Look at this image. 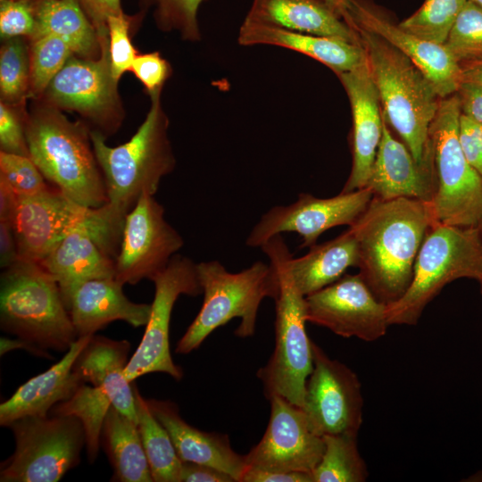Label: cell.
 I'll return each mask as SVG.
<instances>
[{"label": "cell", "mask_w": 482, "mask_h": 482, "mask_svg": "<svg viewBox=\"0 0 482 482\" xmlns=\"http://www.w3.org/2000/svg\"><path fill=\"white\" fill-rule=\"evenodd\" d=\"M278 273L275 301V348L257 376L268 399L280 395L303 408L307 378L313 369L312 341L305 329V296L295 285L287 268L291 254L281 235L270 237L260 247Z\"/></svg>", "instance_id": "5b68a950"}, {"label": "cell", "mask_w": 482, "mask_h": 482, "mask_svg": "<svg viewBox=\"0 0 482 482\" xmlns=\"http://www.w3.org/2000/svg\"><path fill=\"white\" fill-rule=\"evenodd\" d=\"M122 287L115 277L91 279L78 287L68 308L78 337L95 335L115 320L134 328L147 324L151 304L130 301Z\"/></svg>", "instance_id": "cb8c5ba5"}, {"label": "cell", "mask_w": 482, "mask_h": 482, "mask_svg": "<svg viewBox=\"0 0 482 482\" xmlns=\"http://www.w3.org/2000/svg\"><path fill=\"white\" fill-rule=\"evenodd\" d=\"M107 29L111 72L118 82L124 72L130 71L137 54L129 35V21L123 12L111 15Z\"/></svg>", "instance_id": "60d3db41"}, {"label": "cell", "mask_w": 482, "mask_h": 482, "mask_svg": "<svg viewBox=\"0 0 482 482\" xmlns=\"http://www.w3.org/2000/svg\"><path fill=\"white\" fill-rule=\"evenodd\" d=\"M245 21L361 44L357 32L325 0H253Z\"/></svg>", "instance_id": "4316f807"}, {"label": "cell", "mask_w": 482, "mask_h": 482, "mask_svg": "<svg viewBox=\"0 0 482 482\" xmlns=\"http://www.w3.org/2000/svg\"><path fill=\"white\" fill-rule=\"evenodd\" d=\"M237 40L241 46L269 45L298 52L323 63L336 75L349 71L366 61L361 44L246 21L240 27Z\"/></svg>", "instance_id": "83f0119b"}, {"label": "cell", "mask_w": 482, "mask_h": 482, "mask_svg": "<svg viewBox=\"0 0 482 482\" xmlns=\"http://www.w3.org/2000/svg\"><path fill=\"white\" fill-rule=\"evenodd\" d=\"M436 187L434 157L419 163L405 144L395 137L383 117L382 137L367 184L373 198L407 197L430 204Z\"/></svg>", "instance_id": "7402d4cb"}, {"label": "cell", "mask_w": 482, "mask_h": 482, "mask_svg": "<svg viewBox=\"0 0 482 482\" xmlns=\"http://www.w3.org/2000/svg\"><path fill=\"white\" fill-rule=\"evenodd\" d=\"M97 60L71 57L45 91L51 105L79 112L92 120L104 137L120 125L118 82L110 67L108 37H100Z\"/></svg>", "instance_id": "2e32d148"}, {"label": "cell", "mask_w": 482, "mask_h": 482, "mask_svg": "<svg viewBox=\"0 0 482 482\" xmlns=\"http://www.w3.org/2000/svg\"><path fill=\"white\" fill-rule=\"evenodd\" d=\"M99 37H108L107 20L122 12L120 0H78Z\"/></svg>", "instance_id": "bcb514c9"}, {"label": "cell", "mask_w": 482, "mask_h": 482, "mask_svg": "<svg viewBox=\"0 0 482 482\" xmlns=\"http://www.w3.org/2000/svg\"><path fill=\"white\" fill-rule=\"evenodd\" d=\"M358 263V242L351 228L331 240L316 243L302 257L290 254L286 262L295 285L304 296L338 280Z\"/></svg>", "instance_id": "f1b7e54d"}, {"label": "cell", "mask_w": 482, "mask_h": 482, "mask_svg": "<svg viewBox=\"0 0 482 482\" xmlns=\"http://www.w3.org/2000/svg\"><path fill=\"white\" fill-rule=\"evenodd\" d=\"M25 133L30 159L54 187L85 207L108 203L87 128L48 105L25 120Z\"/></svg>", "instance_id": "277c9868"}, {"label": "cell", "mask_w": 482, "mask_h": 482, "mask_svg": "<svg viewBox=\"0 0 482 482\" xmlns=\"http://www.w3.org/2000/svg\"><path fill=\"white\" fill-rule=\"evenodd\" d=\"M468 0H425L422 5L398 25L426 41L444 45Z\"/></svg>", "instance_id": "e575fe53"}, {"label": "cell", "mask_w": 482, "mask_h": 482, "mask_svg": "<svg viewBox=\"0 0 482 482\" xmlns=\"http://www.w3.org/2000/svg\"><path fill=\"white\" fill-rule=\"evenodd\" d=\"M94 208L85 207L57 188L19 196L12 220L19 260L40 262Z\"/></svg>", "instance_id": "ffe728a7"}, {"label": "cell", "mask_w": 482, "mask_h": 482, "mask_svg": "<svg viewBox=\"0 0 482 482\" xmlns=\"http://www.w3.org/2000/svg\"><path fill=\"white\" fill-rule=\"evenodd\" d=\"M101 445L113 469L112 481H154L137 423L113 405L104 421Z\"/></svg>", "instance_id": "4dcf8cb0"}, {"label": "cell", "mask_w": 482, "mask_h": 482, "mask_svg": "<svg viewBox=\"0 0 482 482\" xmlns=\"http://www.w3.org/2000/svg\"><path fill=\"white\" fill-rule=\"evenodd\" d=\"M322 457L312 472L313 482H363L369 472L361 456L357 436L327 435Z\"/></svg>", "instance_id": "836d02e7"}, {"label": "cell", "mask_w": 482, "mask_h": 482, "mask_svg": "<svg viewBox=\"0 0 482 482\" xmlns=\"http://www.w3.org/2000/svg\"><path fill=\"white\" fill-rule=\"evenodd\" d=\"M325 1L335 12H337L342 17L345 0H325Z\"/></svg>", "instance_id": "11a10c76"}, {"label": "cell", "mask_w": 482, "mask_h": 482, "mask_svg": "<svg viewBox=\"0 0 482 482\" xmlns=\"http://www.w3.org/2000/svg\"><path fill=\"white\" fill-rule=\"evenodd\" d=\"M462 82H470L482 86V60L461 65Z\"/></svg>", "instance_id": "db71d44e"}, {"label": "cell", "mask_w": 482, "mask_h": 482, "mask_svg": "<svg viewBox=\"0 0 482 482\" xmlns=\"http://www.w3.org/2000/svg\"><path fill=\"white\" fill-rule=\"evenodd\" d=\"M34 5L36 28L32 39L56 36L86 59H93L101 52L97 31L78 0H37Z\"/></svg>", "instance_id": "f546056e"}, {"label": "cell", "mask_w": 482, "mask_h": 482, "mask_svg": "<svg viewBox=\"0 0 482 482\" xmlns=\"http://www.w3.org/2000/svg\"><path fill=\"white\" fill-rule=\"evenodd\" d=\"M151 99L145 120L126 143L112 147L101 132L90 131L95 155L105 182L106 205L123 220L143 194H156L162 179L176 165L161 92L152 95Z\"/></svg>", "instance_id": "3957f363"}, {"label": "cell", "mask_w": 482, "mask_h": 482, "mask_svg": "<svg viewBox=\"0 0 482 482\" xmlns=\"http://www.w3.org/2000/svg\"><path fill=\"white\" fill-rule=\"evenodd\" d=\"M124 222L106 204L94 208L90 216L39 262L56 280L67 309L83 283L115 277Z\"/></svg>", "instance_id": "8fae6325"}, {"label": "cell", "mask_w": 482, "mask_h": 482, "mask_svg": "<svg viewBox=\"0 0 482 482\" xmlns=\"http://www.w3.org/2000/svg\"><path fill=\"white\" fill-rule=\"evenodd\" d=\"M129 349L127 340L95 334L76 359L74 370L84 382L101 388L118 411L137 423L133 382L124 374Z\"/></svg>", "instance_id": "484cf974"}, {"label": "cell", "mask_w": 482, "mask_h": 482, "mask_svg": "<svg viewBox=\"0 0 482 482\" xmlns=\"http://www.w3.org/2000/svg\"><path fill=\"white\" fill-rule=\"evenodd\" d=\"M0 147L1 151L29 157L25 122L4 102L0 104Z\"/></svg>", "instance_id": "7bdbcfd3"}, {"label": "cell", "mask_w": 482, "mask_h": 482, "mask_svg": "<svg viewBox=\"0 0 482 482\" xmlns=\"http://www.w3.org/2000/svg\"><path fill=\"white\" fill-rule=\"evenodd\" d=\"M8 427L15 450L1 464V482H56L79 463L86 435L78 418L29 416Z\"/></svg>", "instance_id": "30bf717a"}, {"label": "cell", "mask_w": 482, "mask_h": 482, "mask_svg": "<svg viewBox=\"0 0 482 482\" xmlns=\"http://www.w3.org/2000/svg\"><path fill=\"white\" fill-rule=\"evenodd\" d=\"M456 95L461 113L482 124V86L461 82Z\"/></svg>", "instance_id": "681fc988"}, {"label": "cell", "mask_w": 482, "mask_h": 482, "mask_svg": "<svg viewBox=\"0 0 482 482\" xmlns=\"http://www.w3.org/2000/svg\"><path fill=\"white\" fill-rule=\"evenodd\" d=\"M154 417L168 431L182 461L205 464L230 475L236 482L248 468L245 455L230 446L227 435L207 433L187 423L179 415L176 403L170 401L147 399Z\"/></svg>", "instance_id": "d4e9b609"}, {"label": "cell", "mask_w": 482, "mask_h": 482, "mask_svg": "<svg viewBox=\"0 0 482 482\" xmlns=\"http://www.w3.org/2000/svg\"><path fill=\"white\" fill-rule=\"evenodd\" d=\"M482 7V0H469Z\"/></svg>", "instance_id": "9f6ffc18"}, {"label": "cell", "mask_w": 482, "mask_h": 482, "mask_svg": "<svg viewBox=\"0 0 482 482\" xmlns=\"http://www.w3.org/2000/svg\"><path fill=\"white\" fill-rule=\"evenodd\" d=\"M373 198L369 187L320 198L299 194L295 202L270 208L251 229L246 240L250 247H261L270 237L295 232L302 237L299 248L311 247L326 230L341 225L353 226Z\"/></svg>", "instance_id": "4fadbf2b"}, {"label": "cell", "mask_w": 482, "mask_h": 482, "mask_svg": "<svg viewBox=\"0 0 482 482\" xmlns=\"http://www.w3.org/2000/svg\"><path fill=\"white\" fill-rule=\"evenodd\" d=\"M0 327L46 351H68L78 338L56 280L31 261L2 270Z\"/></svg>", "instance_id": "8992f818"}, {"label": "cell", "mask_w": 482, "mask_h": 482, "mask_svg": "<svg viewBox=\"0 0 482 482\" xmlns=\"http://www.w3.org/2000/svg\"><path fill=\"white\" fill-rule=\"evenodd\" d=\"M19 202V195L0 179V221L12 222Z\"/></svg>", "instance_id": "816d5d0a"}, {"label": "cell", "mask_w": 482, "mask_h": 482, "mask_svg": "<svg viewBox=\"0 0 482 482\" xmlns=\"http://www.w3.org/2000/svg\"><path fill=\"white\" fill-rule=\"evenodd\" d=\"M137 426L154 482H180L182 461L162 424L152 413L133 381Z\"/></svg>", "instance_id": "1f68e13d"}, {"label": "cell", "mask_w": 482, "mask_h": 482, "mask_svg": "<svg viewBox=\"0 0 482 482\" xmlns=\"http://www.w3.org/2000/svg\"><path fill=\"white\" fill-rule=\"evenodd\" d=\"M36 28L34 1L3 0L0 4V35L3 39L32 37Z\"/></svg>", "instance_id": "b9f144b4"}, {"label": "cell", "mask_w": 482, "mask_h": 482, "mask_svg": "<svg viewBox=\"0 0 482 482\" xmlns=\"http://www.w3.org/2000/svg\"><path fill=\"white\" fill-rule=\"evenodd\" d=\"M349 99L352 112L350 147L352 170L343 193L367 187L383 131L379 96L367 59L354 69L337 75Z\"/></svg>", "instance_id": "44dd1931"}, {"label": "cell", "mask_w": 482, "mask_h": 482, "mask_svg": "<svg viewBox=\"0 0 482 482\" xmlns=\"http://www.w3.org/2000/svg\"><path fill=\"white\" fill-rule=\"evenodd\" d=\"M241 482H313L312 473L262 470L249 467Z\"/></svg>", "instance_id": "7dc6e473"}, {"label": "cell", "mask_w": 482, "mask_h": 482, "mask_svg": "<svg viewBox=\"0 0 482 482\" xmlns=\"http://www.w3.org/2000/svg\"><path fill=\"white\" fill-rule=\"evenodd\" d=\"M0 179L19 195L29 196L50 188L29 156L0 151Z\"/></svg>", "instance_id": "f35d334b"}, {"label": "cell", "mask_w": 482, "mask_h": 482, "mask_svg": "<svg viewBox=\"0 0 482 482\" xmlns=\"http://www.w3.org/2000/svg\"><path fill=\"white\" fill-rule=\"evenodd\" d=\"M4 40L0 52V91L4 103H17L29 94L30 56L19 37Z\"/></svg>", "instance_id": "8d00e7d4"}, {"label": "cell", "mask_w": 482, "mask_h": 482, "mask_svg": "<svg viewBox=\"0 0 482 482\" xmlns=\"http://www.w3.org/2000/svg\"><path fill=\"white\" fill-rule=\"evenodd\" d=\"M1 1H3V0H1Z\"/></svg>", "instance_id": "94428289"}, {"label": "cell", "mask_w": 482, "mask_h": 482, "mask_svg": "<svg viewBox=\"0 0 482 482\" xmlns=\"http://www.w3.org/2000/svg\"><path fill=\"white\" fill-rule=\"evenodd\" d=\"M31 1H37V0H31Z\"/></svg>", "instance_id": "91938a15"}, {"label": "cell", "mask_w": 482, "mask_h": 482, "mask_svg": "<svg viewBox=\"0 0 482 482\" xmlns=\"http://www.w3.org/2000/svg\"><path fill=\"white\" fill-rule=\"evenodd\" d=\"M436 223L429 203L372 198L349 227L358 242L359 274L380 302L388 305L406 292L420 246Z\"/></svg>", "instance_id": "6da1fadb"}, {"label": "cell", "mask_w": 482, "mask_h": 482, "mask_svg": "<svg viewBox=\"0 0 482 482\" xmlns=\"http://www.w3.org/2000/svg\"><path fill=\"white\" fill-rule=\"evenodd\" d=\"M444 46L460 66L482 60L481 6L466 2Z\"/></svg>", "instance_id": "74e56055"}, {"label": "cell", "mask_w": 482, "mask_h": 482, "mask_svg": "<svg viewBox=\"0 0 482 482\" xmlns=\"http://www.w3.org/2000/svg\"><path fill=\"white\" fill-rule=\"evenodd\" d=\"M150 280L154 284L151 314L143 338L129 360L124 374L129 382L152 372H163L179 380L183 371L171 358L170 321L179 295L196 296L203 293L196 263L176 253L167 266Z\"/></svg>", "instance_id": "7c38bea8"}, {"label": "cell", "mask_w": 482, "mask_h": 482, "mask_svg": "<svg viewBox=\"0 0 482 482\" xmlns=\"http://www.w3.org/2000/svg\"><path fill=\"white\" fill-rule=\"evenodd\" d=\"M112 402L104 392L93 385L82 384L73 395L55 404L48 415L74 416L83 425L87 459L93 463L101 445V433Z\"/></svg>", "instance_id": "d6a6232c"}, {"label": "cell", "mask_w": 482, "mask_h": 482, "mask_svg": "<svg viewBox=\"0 0 482 482\" xmlns=\"http://www.w3.org/2000/svg\"><path fill=\"white\" fill-rule=\"evenodd\" d=\"M342 17L352 28L378 35L405 54L431 81L441 98L458 91L462 82L461 68L444 45L403 30L366 0H345Z\"/></svg>", "instance_id": "d6986e66"}, {"label": "cell", "mask_w": 482, "mask_h": 482, "mask_svg": "<svg viewBox=\"0 0 482 482\" xmlns=\"http://www.w3.org/2000/svg\"><path fill=\"white\" fill-rule=\"evenodd\" d=\"M459 140L467 161L482 176V124L461 113Z\"/></svg>", "instance_id": "f6af8a7d"}, {"label": "cell", "mask_w": 482, "mask_h": 482, "mask_svg": "<svg viewBox=\"0 0 482 482\" xmlns=\"http://www.w3.org/2000/svg\"><path fill=\"white\" fill-rule=\"evenodd\" d=\"M130 71L152 96L162 92V86L170 76V67L158 52H153L137 55Z\"/></svg>", "instance_id": "ee69618b"}, {"label": "cell", "mask_w": 482, "mask_h": 482, "mask_svg": "<svg viewBox=\"0 0 482 482\" xmlns=\"http://www.w3.org/2000/svg\"><path fill=\"white\" fill-rule=\"evenodd\" d=\"M478 229H479V232H480V235L482 237V221L479 223V225L478 226Z\"/></svg>", "instance_id": "6f0895ef"}, {"label": "cell", "mask_w": 482, "mask_h": 482, "mask_svg": "<svg viewBox=\"0 0 482 482\" xmlns=\"http://www.w3.org/2000/svg\"><path fill=\"white\" fill-rule=\"evenodd\" d=\"M184 245L181 235L165 220L154 195L143 194L127 214L115 262V278L123 286L151 279Z\"/></svg>", "instance_id": "9a60e30c"}, {"label": "cell", "mask_w": 482, "mask_h": 482, "mask_svg": "<svg viewBox=\"0 0 482 482\" xmlns=\"http://www.w3.org/2000/svg\"><path fill=\"white\" fill-rule=\"evenodd\" d=\"M364 49L382 114L419 163L433 159L428 131L441 97L402 52L371 32L353 28Z\"/></svg>", "instance_id": "7a4b0ae2"}, {"label": "cell", "mask_w": 482, "mask_h": 482, "mask_svg": "<svg viewBox=\"0 0 482 482\" xmlns=\"http://www.w3.org/2000/svg\"><path fill=\"white\" fill-rule=\"evenodd\" d=\"M73 51L62 38L45 35L33 39L30 49L29 96H39L71 57Z\"/></svg>", "instance_id": "d590c367"}, {"label": "cell", "mask_w": 482, "mask_h": 482, "mask_svg": "<svg viewBox=\"0 0 482 482\" xmlns=\"http://www.w3.org/2000/svg\"><path fill=\"white\" fill-rule=\"evenodd\" d=\"M461 113L456 94L441 98L429 128L436 181L430 205L438 224L478 227L482 221V176L462 152L459 140Z\"/></svg>", "instance_id": "9c48e42d"}, {"label": "cell", "mask_w": 482, "mask_h": 482, "mask_svg": "<svg viewBox=\"0 0 482 482\" xmlns=\"http://www.w3.org/2000/svg\"><path fill=\"white\" fill-rule=\"evenodd\" d=\"M459 278L482 281L479 229L436 223L420 246L408 289L387 305L389 325L417 324L426 306L447 284Z\"/></svg>", "instance_id": "ba28073f"}, {"label": "cell", "mask_w": 482, "mask_h": 482, "mask_svg": "<svg viewBox=\"0 0 482 482\" xmlns=\"http://www.w3.org/2000/svg\"><path fill=\"white\" fill-rule=\"evenodd\" d=\"M204 302L200 312L178 342L176 353H189L217 328L240 319L235 334L251 337L255 332L258 309L265 297L274 299L278 278L274 266L258 261L231 273L218 261L196 263Z\"/></svg>", "instance_id": "52a82bcc"}, {"label": "cell", "mask_w": 482, "mask_h": 482, "mask_svg": "<svg viewBox=\"0 0 482 482\" xmlns=\"http://www.w3.org/2000/svg\"><path fill=\"white\" fill-rule=\"evenodd\" d=\"M313 369L307 378L303 410L312 429L320 436L358 435L363 397L357 375L330 359L312 342Z\"/></svg>", "instance_id": "5bb4252c"}, {"label": "cell", "mask_w": 482, "mask_h": 482, "mask_svg": "<svg viewBox=\"0 0 482 482\" xmlns=\"http://www.w3.org/2000/svg\"><path fill=\"white\" fill-rule=\"evenodd\" d=\"M269 400V424L261 441L245 455L247 465L312 473L324 452L323 437L312 429L303 408L280 395Z\"/></svg>", "instance_id": "ac0fdd59"}, {"label": "cell", "mask_w": 482, "mask_h": 482, "mask_svg": "<svg viewBox=\"0 0 482 482\" xmlns=\"http://www.w3.org/2000/svg\"><path fill=\"white\" fill-rule=\"evenodd\" d=\"M92 336L78 337L58 362L29 379L3 402L0 404L1 426L8 427L24 417L48 416L55 404L70 399L86 383L74 370V362Z\"/></svg>", "instance_id": "603a6c76"}, {"label": "cell", "mask_w": 482, "mask_h": 482, "mask_svg": "<svg viewBox=\"0 0 482 482\" xmlns=\"http://www.w3.org/2000/svg\"><path fill=\"white\" fill-rule=\"evenodd\" d=\"M19 260L18 247L12 223L0 221V266L5 269Z\"/></svg>", "instance_id": "f907efd6"}, {"label": "cell", "mask_w": 482, "mask_h": 482, "mask_svg": "<svg viewBox=\"0 0 482 482\" xmlns=\"http://www.w3.org/2000/svg\"><path fill=\"white\" fill-rule=\"evenodd\" d=\"M155 7L159 26L167 30L176 29L184 39H200L197 12L204 0H145Z\"/></svg>", "instance_id": "ab89813d"}, {"label": "cell", "mask_w": 482, "mask_h": 482, "mask_svg": "<svg viewBox=\"0 0 482 482\" xmlns=\"http://www.w3.org/2000/svg\"><path fill=\"white\" fill-rule=\"evenodd\" d=\"M16 349L25 350L37 357L52 359L51 354L48 353L47 351L43 350L42 348L38 347L35 344H32L24 339H21L19 337L17 339H12L6 337H2L0 338V355L1 356H3L8 352H11Z\"/></svg>", "instance_id": "f5cc1de1"}, {"label": "cell", "mask_w": 482, "mask_h": 482, "mask_svg": "<svg viewBox=\"0 0 482 482\" xmlns=\"http://www.w3.org/2000/svg\"><path fill=\"white\" fill-rule=\"evenodd\" d=\"M306 320L343 337L372 342L384 337L389 325L387 305L371 292L361 275H344L305 296Z\"/></svg>", "instance_id": "e0dca14e"}, {"label": "cell", "mask_w": 482, "mask_h": 482, "mask_svg": "<svg viewBox=\"0 0 482 482\" xmlns=\"http://www.w3.org/2000/svg\"><path fill=\"white\" fill-rule=\"evenodd\" d=\"M180 482H236L230 475L212 466L183 461Z\"/></svg>", "instance_id": "c3c4849f"}, {"label": "cell", "mask_w": 482, "mask_h": 482, "mask_svg": "<svg viewBox=\"0 0 482 482\" xmlns=\"http://www.w3.org/2000/svg\"><path fill=\"white\" fill-rule=\"evenodd\" d=\"M479 285H480V289H481V293H482V281L479 282Z\"/></svg>", "instance_id": "680465c9"}]
</instances>
